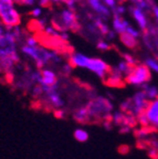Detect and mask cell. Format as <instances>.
Masks as SVG:
<instances>
[{"label": "cell", "instance_id": "1", "mask_svg": "<svg viewBox=\"0 0 158 159\" xmlns=\"http://www.w3.org/2000/svg\"><path fill=\"white\" fill-rule=\"evenodd\" d=\"M19 50L20 54L35 63V66L38 69H43L45 66L53 67L58 65L60 66L65 61L63 52L59 50L43 47L41 45V43L35 47H29V45L21 43Z\"/></svg>", "mask_w": 158, "mask_h": 159}, {"label": "cell", "instance_id": "2", "mask_svg": "<svg viewBox=\"0 0 158 159\" xmlns=\"http://www.w3.org/2000/svg\"><path fill=\"white\" fill-rule=\"evenodd\" d=\"M92 122H103L105 119H111L112 113L114 112V104L111 99L101 95H94L90 97L86 102Z\"/></svg>", "mask_w": 158, "mask_h": 159}, {"label": "cell", "instance_id": "3", "mask_svg": "<svg viewBox=\"0 0 158 159\" xmlns=\"http://www.w3.org/2000/svg\"><path fill=\"white\" fill-rule=\"evenodd\" d=\"M51 25L60 31H72L79 32L81 29V23L79 21L77 10L63 7L58 11V13L51 19Z\"/></svg>", "mask_w": 158, "mask_h": 159}, {"label": "cell", "instance_id": "4", "mask_svg": "<svg viewBox=\"0 0 158 159\" xmlns=\"http://www.w3.org/2000/svg\"><path fill=\"white\" fill-rule=\"evenodd\" d=\"M37 84H41V69H28L16 79H13L12 85L17 91L30 93L32 87Z\"/></svg>", "mask_w": 158, "mask_h": 159}, {"label": "cell", "instance_id": "5", "mask_svg": "<svg viewBox=\"0 0 158 159\" xmlns=\"http://www.w3.org/2000/svg\"><path fill=\"white\" fill-rule=\"evenodd\" d=\"M0 22L6 28L21 25V15L15 0H0Z\"/></svg>", "mask_w": 158, "mask_h": 159}, {"label": "cell", "instance_id": "6", "mask_svg": "<svg viewBox=\"0 0 158 159\" xmlns=\"http://www.w3.org/2000/svg\"><path fill=\"white\" fill-rule=\"evenodd\" d=\"M151 79V72L145 64H137L132 67V71L125 77V83L132 86L143 87L148 84Z\"/></svg>", "mask_w": 158, "mask_h": 159}, {"label": "cell", "instance_id": "7", "mask_svg": "<svg viewBox=\"0 0 158 159\" xmlns=\"http://www.w3.org/2000/svg\"><path fill=\"white\" fill-rule=\"evenodd\" d=\"M41 99L53 112L57 109L64 108L65 106L64 97L61 94L59 83L53 85V86H44V94Z\"/></svg>", "mask_w": 158, "mask_h": 159}, {"label": "cell", "instance_id": "8", "mask_svg": "<svg viewBox=\"0 0 158 159\" xmlns=\"http://www.w3.org/2000/svg\"><path fill=\"white\" fill-rule=\"evenodd\" d=\"M84 70H87L89 72L94 74L101 81H106L111 66L105 60L101 59V57H90L89 60H87L86 66Z\"/></svg>", "mask_w": 158, "mask_h": 159}, {"label": "cell", "instance_id": "9", "mask_svg": "<svg viewBox=\"0 0 158 159\" xmlns=\"http://www.w3.org/2000/svg\"><path fill=\"white\" fill-rule=\"evenodd\" d=\"M148 103H149V99L147 98L144 91L143 89H139V91L134 93L133 96L129 98V109L127 113L137 117L142 113L145 112Z\"/></svg>", "mask_w": 158, "mask_h": 159}, {"label": "cell", "instance_id": "10", "mask_svg": "<svg viewBox=\"0 0 158 159\" xmlns=\"http://www.w3.org/2000/svg\"><path fill=\"white\" fill-rule=\"evenodd\" d=\"M128 12L129 15L133 18L134 22L137 25V28L141 30L142 32H146L147 30L149 29V19L148 16H147V12L144 11L142 9H138V8L134 7V6H131L128 8Z\"/></svg>", "mask_w": 158, "mask_h": 159}, {"label": "cell", "instance_id": "11", "mask_svg": "<svg viewBox=\"0 0 158 159\" xmlns=\"http://www.w3.org/2000/svg\"><path fill=\"white\" fill-rule=\"evenodd\" d=\"M83 1L89 6V8L94 15L99 16L102 19L107 21L113 16L112 15V10H109L106 6L104 5L102 0H83Z\"/></svg>", "mask_w": 158, "mask_h": 159}, {"label": "cell", "instance_id": "12", "mask_svg": "<svg viewBox=\"0 0 158 159\" xmlns=\"http://www.w3.org/2000/svg\"><path fill=\"white\" fill-rule=\"evenodd\" d=\"M144 114L148 120L149 127L158 128V98L149 101Z\"/></svg>", "mask_w": 158, "mask_h": 159}, {"label": "cell", "instance_id": "13", "mask_svg": "<svg viewBox=\"0 0 158 159\" xmlns=\"http://www.w3.org/2000/svg\"><path fill=\"white\" fill-rule=\"evenodd\" d=\"M59 83V73L52 66H45L41 69V85L53 86Z\"/></svg>", "mask_w": 158, "mask_h": 159}, {"label": "cell", "instance_id": "14", "mask_svg": "<svg viewBox=\"0 0 158 159\" xmlns=\"http://www.w3.org/2000/svg\"><path fill=\"white\" fill-rule=\"evenodd\" d=\"M72 118L74 122H77V124H89L92 123V118L90 116L89 109H87L86 105H80L77 108L72 112Z\"/></svg>", "mask_w": 158, "mask_h": 159}, {"label": "cell", "instance_id": "15", "mask_svg": "<svg viewBox=\"0 0 158 159\" xmlns=\"http://www.w3.org/2000/svg\"><path fill=\"white\" fill-rule=\"evenodd\" d=\"M131 25L127 19L119 16H112V29L117 33V35L126 32V29Z\"/></svg>", "mask_w": 158, "mask_h": 159}, {"label": "cell", "instance_id": "16", "mask_svg": "<svg viewBox=\"0 0 158 159\" xmlns=\"http://www.w3.org/2000/svg\"><path fill=\"white\" fill-rule=\"evenodd\" d=\"M118 38H119V41H121L122 44H123L125 48H127V49H129V50L136 49V48H137V45H138L139 40L135 39V38H133L132 35L127 34V33L119 34Z\"/></svg>", "mask_w": 158, "mask_h": 159}, {"label": "cell", "instance_id": "17", "mask_svg": "<svg viewBox=\"0 0 158 159\" xmlns=\"http://www.w3.org/2000/svg\"><path fill=\"white\" fill-rule=\"evenodd\" d=\"M73 137L79 143H86L90 139V134L85 128L77 127V128L74 129V132H73Z\"/></svg>", "mask_w": 158, "mask_h": 159}, {"label": "cell", "instance_id": "18", "mask_svg": "<svg viewBox=\"0 0 158 159\" xmlns=\"http://www.w3.org/2000/svg\"><path fill=\"white\" fill-rule=\"evenodd\" d=\"M125 117H126V113L118 109V111H114L112 113V116H111V120L113 123L114 126H122L124 124V120H125Z\"/></svg>", "mask_w": 158, "mask_h": 159}, {"label": "cell", "instance_id": "19", "mask_svg": "<svg viewBox=\"0 0 158 159\" xmlns=\"http://www.w3.org/2000/svg\"><path fill=\"white\" fill-rule=\"evenodd\" d=\"M141 89L144 91V93L146 94V96H147V98H148L149 101L158 98V87L156 86V85H151L148 83V84L144 85Z\"/></svg>", "mask_w": 158, "mask_h": 159}, {"label": "cell", "instance_id": "20", "mask_svg": "<svg viewBox=\"0 0 158 159\" xmlns=\"http://www.w3.org/2000/svg\"><path fill=\"white\" fill-rule=\"evenodd\" d=\"M114 67H115V70H116V71H118V72L121 73L124 77H126L127 75L129 74V73H131L132 67H133V66H131L128 63L125 62V61L122 59L121 61H118V63H117V64L115 65Z\"/></svg>", "mask_w": 158, "mask_h": 159}, {"label": "cell", "instance_id": "21", "mask_svg": "<svg viewBox=\"0 0 158 159\" xmlns=\"http://www.w3.org/2000/svg\"><path fill=\"white\" fill-rule=\"evenodd\" d=\"M144 64L151 70V72L158 74V59L153 57H147L144 60Z\"/></svg>", "mask_w": 158, "mask_h": 159}, {"label": "cell", "instance_id": "22", "mask_svg": "<svg viewBox=\"0 0 158 159\" xmlns=\"http://www.w3.org/2000/svg\"><path fill=\"white\" fill-rule=\"evenodd\" d=\"M73 69H74V67L72 66L71 63L67 60V61H64V62L59 66V70H60L59 72H60V74H62L63 76H70V75L72 74Z\"/></svg>", "mask_w": 158, "mask_h": 159}, {"label": "cell", "instance_id": "23", "mask_svg": "<svg viewBox=\"0 0 158 159\" xmlns=\"http://www.w3.org/2000/svg\"><path fill=\"white\" fill-rule=\"evenodd\" d=\"M44 9L45 8L40 7V6H35L30 9V17L33 20L40 19V18H42V16L44 15Z\"/></svg>", "mask_w": 158, "mask_h": 159}, {"label": "cell", "instance_id": "24", "mask_svg": "<svg viewBox=\"0 0 158 159\" xmlns=\"http://www.w3.org/2000/svg\"><path fill=\"white\" fill-rule=\"evenodd\" d=\"M95 47H96V49L99 50V51H101V52H106V51L112 49L111 42H109V41L105 39L97 40L96 42H95Z\"/></svg>", "mask_w": 158, "mask_h": 159}, {"label": "cell", "instance_id": "25", "mask_svg": "<svg viewBox=\"0 0 158 159\" xmlns=\"http://www.w3.org/2000/svg\"><path fill=\"white\" fill-rule=\"evenodd\" d=\"M127 11H128V9H127V7H126L125 5H123V3H118V5L115 7V9L112 11V15L124 17V15H125Z\"/></svg>", "mask_w": 158, "mask_h": 159}, {"label": "cell", "instance_id": "26", "mask_svg": "<svg viewBox=\"0 0 158 159\" xmlns=\"http://www.w3.org/2000/svg\"><path fill=\"white\" fill-rule=\"evenodd\" d=\"M122 59H123L125 62L128 63L131 66H135V65L137 64V60L135 59V57H134L132 53H123V54H122Z\"/></svg>", "mask_w": 158, "mask_h": 159}, {"label": "cell", "instance_id": "27", "mask_svg": "<svg viewBox=\"0 0 158 159\" xmlns=\"http://www.w3.org/2000/svg\"><path fill=\"white\" fill-rule=\"evenodd\" d=\"M102 1H103L104 5L106 6L109 10H112V11H113V10L115 9V7L119 3L118 0H102Z\"/></svg>", "mask_w": 158, "mask_h": 159}, {"label": "cell", "instance_id": "28", "mask_svg": "<svg viewBox=\"0 0 158 159\" xmlns=\"http://www.w3.org/2000/svg\"><path fill=\"white\" fill-rule=\"evenodd\" d=\"M116 35H117V33L115 32V31H114L113 29H111L109 31V32H107V34L105 35V37H104V39L107 40L109 42H112V41H114V40L116 39Z\"/></svg>", "mask_w": 158, "mask_h": 159}, {"label": "cell", "instance_id": "29", "mask_svg": "<svg viewBox=\"0 0 158 159\" xmlns=\"http://www.w3.org/2000/svg\"><path fill=\"white\" fill-rule=\"evenodd\" d=\"M54 115L55 117H58V118H65L67 115V112L65 111L64 108H61V109H57V111H54Z\"/></svg>", "mask_w": 158, "mask_h": 159}, {"label": "cell", "instance_id": "30", "mask_svg": "<svg viewBox=\"0 0 158 159\" xmlns=\"http://www.w3.org/2000/svg\"><path fill=\"white\" fill-rule=\"evenodd\" d=\"M119 109L121 111H123V112L127 113L129 109V98L125 99V101H123V102L121 103V105H119Z\"/></svg>", "mask_w": 158, "mask_h": 159}, {"label": "cell", "instance_id": "31", "mask_svg": "<svg viewBox=\"0 0 158 159\" xmlns=\"http://www.w3.org/2000/svg\"><path fill=\"white\" fill-rule=\"evenodd\" d=\"M132 129H133V127L129 126V125H122V126H119V133L121 134H128V133L132 132Z\"/></svg>", "mask_w": 158, "mask_h": 159}, {"label": "cell", "instance_id": "32", "mask_svg": "<svg viewBox=\"0 0 158 159\" xmlns=\"http://www.w3.org/2000/svg\"><path fill=\"white\" fill-rule=\"evenodd\" d=\"M151 13H153L154 18H155L156 22H157V27H158V6L154 5L153 8H151Z\"/></svg>", "mask_w": 158, "mask_h": 159}, {"label": "cell", "instance_id": "33", "mask_svg": "<svg viewBox=\"0 0 158 159\" xmlns=\"http://www.w3.org/2000/svg\"><path fill=\"white\" fill-rule=\"evenodd\" d=\"M48 1L50 2V5H53V3H63L64 5L67 0H48Z\"/></svg>", "mask_w": 158, "mask_h": 159}, {"label": "cell", "instance_id": "34", "mask_svg": "<svg viewBox=\"0 0 158 159\" xmlns=\"http://www.w3.org/2000/svg\"><path fill=\"white\" fill-rule=\"evenodd\" d=\"M156 35H157V37H158V27L156 28Z\"/></svg>", "mask_w": 158, "mask_h": 159}]
</instances>
